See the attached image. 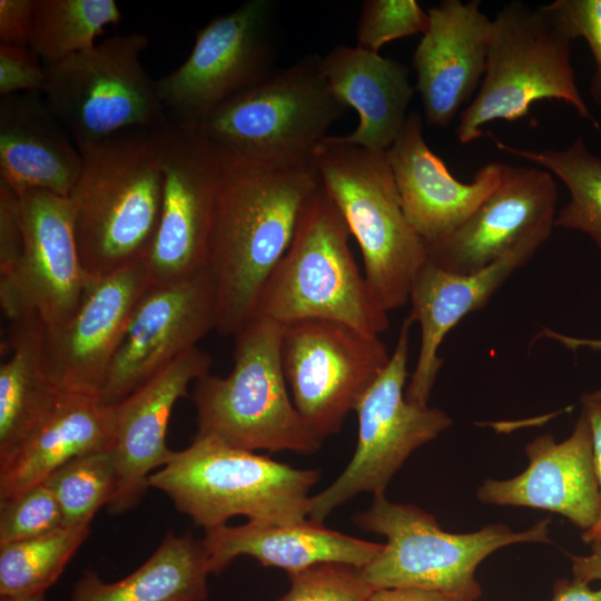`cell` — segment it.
<instances>
[{"label":"cell","mask_w":601,"mask_h":601,"mask_svg":"<svg viewBox=\"0 0 601 601\" xmlns=\"http://www.w3.org/2000/svg\"><path fill=\"white\" fill-rule=\"evenodd\" d=\"M318 470H302L214 436L196 435L148 477L176 509L206 530L234 516L289 523L308 516V492Z\"/></svg>","instance_id":"cell-5"},{"label":"cell","mask_w":601,"mask_h":601,"mask_svg":"<svg viewBox=\"0 0 601 601\" xmlns=\"http://www.w3.org/2000/svg\"><path fill=\"white\" fill-rule=\"evenodd\" d=\"M117 482L111 449L75 457L51 473L45 483L61 509L63 526L90 525L96 512L109 503Z\"/></svg>","instance_id":"cell-33"},{"label":"cell","mask_w":601,"mask_h":601,"mask_svg":"<svg viewBox=\"0 0 601 601\" xmlns=\"http://www.w3.org/2000/svg\"><path fill=\"white\" fill-rule=\"evenodd\" d=\"M528 467L506 480H485L477 489L484 504L524 506L558 513L583 532L601 515L593 436L583 411L571 435L556 442L550 433L525 445Z\"/></svg>","instance_id":"cell-19"},{"label":"cell","mask_w":601,"mask_h":601,"mask_svg":"<svg viewBox=\"0 0 601 601\" xmlns=\"http://www.w3.org/2000/svg\"><path fill=\"white\" fill-rule=\"evenodd\" d=\"M550 6L570 37L588 45L594 61L590 96L601 108V0H555Z\"/></svg>","instance_id":"cell-37"},{"label":"cell","mask_w":601,"mask_h":601,"mask_svg":"<svg viewBox=\"0 0 601 601\" xmlns=\"http://www.w3.org/2000/svg\"><path fill=\"white\" fill-rule=\"evenodd\" d=\"M82 156L40 92L0 100V183L18 196L45 190L69 197Z\"/></svg>","instance_id":"cell-24"},{"label":"cell","mask_w":601,"mask_h":601,"mask_svg":"<svg viewBox=\"0 0 601 601\" xmlns=\"http://www.w3.org/2000/svg\"><path fill=\"white\" fill-rule=\"evenodd\" d=\"M366 531L384 535L377 556L361 569L373 589L416 588L452 594L461 601L481 595L475 579L479 564L496 550L515 543H550V519L525 531L489 524L475 532L451 533L424 510L374 496L366 511L353 518Z\"/></svg>","instance_id":"cell-9"},{"label":"cell","mask_w":601,"mask_h":601,"mask_svg":"<svg viewBox=\"0 0 601 601\" xmlns=\"http://www.w3.org/2000/svg\"><path fill=\"white\" fill-rule=\"evenodd\" d=\"M290 587L279 601H366L373 589L359 568L325 563L289 573Z\"/></svg>","instance_id":"cell-36"},{"label":"cell","mask_w":601,"mask_h":601,"mask_svg":"<svg viewBox=\"0 0 601 601\" xmlns=\"http://www.w3.org/2000/svg\"><path fill=\"white\" fill-rule=\"evenodd\" d=\"M36 0H0V45L28 47Z\"/></svg>","instance_id":"cell-40"},{"label":"cell","mask_w":601,"mask_h":601,"mask_svg":"<svg viewBox=\"0 0 601 601\" xmlns=\"http://www.w3.org/2000/svg\"><path fill=\"white\" fill-rule=\"evenodd\" d=\"M582 411L585 413L593 436L594 461L601 492V400H594L587 394L582 395ZM585 544H591L601 539V515L597 524L581 535Z\"/></svg>","instance_id":"cell-41"},{"label":"cell","mask_w":601,"mask_h":601,"mask_svg":"<svg viewBox=\"0 0 601 601\" xmlns=\"http://www.w3.org/2000/svg\"><path fill=\"white\" fill-rule=\"evenodd\" d=\"M147 36L118 35L46 67L43 98L78 149L167 121L157 80L141 56Z\"/></svg>","instance_id":"cell-10"},{"label":"cell","mask_w":601,"mask_h":601,"mask_svg":"<svg viewBox=\"0 0 601 601\" xmlns=\"http://www.w3.org/2000/svg\"><path fill=\"white\" fill-rule=\"evenodd\" d=\"M19 200L23 250L16 274L0 283L1 309L9 322L36 316L50 332L71 317L92 279L79 257L69 198L29 190Z\"/></svg>","instance_id":"cell-15"},{"label":"cell","mask_w":601,"mask_h":601,"mask_svg":"<svg viewBox=\"0 0 601 601\" xmlns=\"http://www.w3.org/2000/svg\"><path fill=\"white\" fill-rule=\"evenodd\" d=\"M0 601H48L46 592L0 595Z\"/></svg>","instance_id":"cell-46"},{"label":"cell","mask_w":601,"mask_h":601,"mask_svg":"<svg viewBox=\"0 0 601 601\" xmlns=\"http://www.w3.org/2000/svg\"><path fill=\"white\" fill-rule=\"evenodd\" d=\"M61 526V509L45 483L0 499V545L40 536Z\"/></svg>","instance_id":"cell-35"},{"label":"cell","mask_w":601,"mask_h":601,"mask_svg":"<svg viewBox=\"0 0 601 601\" xmlns=\"http://www.w3.org/2000/svg\"><path fill=\"white\" fill-rule=\"evenodd\" d=\"M327 82L358 114L354 131L339 140L373 150H387L404 126L415 91L408 68L357 46H336L322 57Z\"/></svg>","instance_id":"cell-27"},{"label":"cell","mask_w":601,"mask_h":601,"mask_svg":"<svg viewBox=\"0 0 601 601\" xmlns=\"http://www.w3.org/2000/svg\"><path fill=\"white\" fill-rule=\"evenodd\" d=\"M347 110L326 80L322 56L308 53L221 105L197 128L229 158L288 167L311 164Z\"/></svg>","instance_id":"cell-8"},{"label":"cell","mask_w":601,"mask_h":601,"mask_svg":"<svg viewBox=\"0 0 601 601\" xmlns=\"http://www.w3.org/2000/svg\"><path fill=\"white\" fill-rule=\"evenodd\" d=\"M46 67L28 48L0 45V95L43 92Z\"/></svg>","instance_id":"cell-38"},{"label":"cell","mask_w":601,"mask_h":601,"mask_svg":"<svg viewBox=\"0 0 601 601\" xmlns=\"http://www.w3.org/2000/svg\"><path fill=\"white\" fill-rule=\"evenodd\" d=\"M274 0H248L198 30L187 59L157 80L171 121L198 127L275 69Z\"/></svg>","instance_id":"cell-12"},{"label":"cell","mask_w":601,"mask_h":601,"mask_svg":"<svg viewBox=\"0 0 601 601\" xmlns=\"http://www.w3.org/2000/svg\"><path fill=\"white\" fill-rule=\"evenodd\" d=\"M150 283L139 262L92 279L75 313L43 337V364L67 394L100 398L130 317Z\"/></svg>","instance_id":"cell-18"},{"label":"cell","mask_w":601,"mask_h":601,"mask_svg":"<svg viewBox=\"0 0 601 601\" xmlns=\"http://www.w3.org/2000/svg\"><path fill=\"white\" fill-rule=\"evenodd\" d=\"M491 136L496 148L536 164L556 176L569 193V200L556 214L555 227L588 235L601 253V157L579 137L564 149L528 150Z\"/></svg>","instance_id":"cell-30"},{"label":"cell","mask_w":601,"mask_h":601,"mask_svg":"<svg viewBox=\"0 0 601 601\" xmlns=\"http://www.w3.org/2000/svg\"><path fill=\"white\" fill-rule=\"evenodd\" d=\"M203 545L211 573L221 572L235 558L248 555L264 566L289 573L337 563L363 569L384 546L331 530L306 519L289 523L250 522L206 530Z\"/></svg>","instance_id":"cell-25"},{"label":"cell","mask_w":601,"mask_h":601,"mask_svg":"<svg viewBox=\"0 0 601 601\" xmlns=\"http://www.w3.org/2000/svg\"><path fill=\"white\" fill-rule=\"evenodd\" d=\"M69 200L79 257L97 279L142 262L156 235L164 175L156 130H130L79 149Z\"/></svg>","instance_id":"cell-2"},{"label":"cell","mask_w":601,"mask_h":601,"mask_svg":"<svg viewBox=\"0 0 601 601\" xmlns=\"http://www.w3.org/2000/svg\"><path fill=\"white\" fill-rule=\"evenodd\" d=\"M120 20L115 0H36L28 48L48 67L91 48Z\"/></svg>","instance_id":"cell-31"},{"label":"cell","mask_w":601,"mask_h":601,"mask_svg":"<svg viewBox=\"0 0 601 601\" xmlns=\"http://www.w3.org/2000/svg\"><path fill=\"white\" fill-rule=\"evenodd\" d=\"M216 327L213 282L203 270L150 286L138 302L112 359L100 401L116 404Z\"/></svg>","instance_id":"cell-16"},{"label":"cell","mask_w":601,"mask_h":601,"mask_svg":"<svg viewBox=\"0 0 601 601\" xmlns=\"http://www.w3.org/2000/svg\"><path fill=\"white\" fill-rule=\"evenodd\" d=\"M45 326L36 316L10 322L9 358L0 366V456L16 447L61 401L43 364Z\"/></svg>","instance_id":"cell-29"},{"label":"cell","mask_w":601,"mask_h":601,"mask_svg":"<svg viewBox=\"0 0 601 601\" xmlns=\"http://www.w3.org/2000/svg\"><path fill=\"white\" fill-rule=\"evenodd\" d=\"M404 213L427 246L456 229L500 184L505 164L489 162L457 180L427 146L421 114H408L386 150Z\"/></svg>","instance_id":"cell-22"},{"label":"cell","mask_w":601,"mask_h":601,"mask_svg":"<svg viewBox=\"0 0 601 601\" xmlns=\"http://www.w3.org/2000/svg\"><path fill=\"white\" fill-rule=\"evenodd\" d=\"M351 233L322 186L305 205L292 243L267 279L254 316L282 325L327 319L366 335L390 326L349 247Z\"/></svg>","instance_id":"cell-6"},{"label":"cell","mask_w":601,"mask_h":601,"mask_svg":"<svg viewBox=\"0 0 601 601\" xmlns=\"http://www.w3.org/2000/svg\"><path fill=\"white\" fill-rule=\"evenodd\" d=\"M366 601H461L439 591L416 588H382L371 592Z\"/></svg>","instance_id":"cell-42"},{"label":"cell","mask_w":601,"mask_h":601,"mask_svg":"<svg viewBox=\"0 0 601 601\" xmlns=\"http://www.w3.org/2000/svg\"><path fill=\"white\" fill-rule=\"evenodd\" d=\"M413 323L410 316L403 321L386 367L358 402L354 455L329 486L309 497V520L323 523L333 510L359 493L383 495L406 459L452 425L444 411L405 397Z\"/></svg>","instance_id":"cell-11"},{"label":"cell","mask_w":601,"mask_h":601,"mask_svg":"<svg viewBox=\"0 0 601 601\" xmlns=\"http://www.w3.org/2000/svg\"><path fill=\"white\" fill-rule=\"evenodd\" d=\"M211 573L201 541L166 533L156 551L131 574L111 583L86 571L70 601H204Z\"/></svg>","instance_id":"cell-28"},{"label":"cell","mask_w":601,"mask_h":601,"mask_svg":"<svg viewBox=\"0 0 601 601\" xmlns=\"http://www.w3.org/2000/svg\"><path fill=\"white\" fill-rule=\"evenodd\" d=\"M23 250L19 196L0 183V283L17 272Z\"/></svg>","instance_id":"cell-39"},{"label":"cell","mask_w":601,"mask_h":601,"mask_svg":"<svg viewBox=\"0 0 601 601\" xmlns=\"http://www.w3.org/2000/svg\"><path fill=\"white\" fill-rule=\"evenodd\" d=\"M115 432V404L66 394L16 447L0 456V499L42 483L75 457L111 449Z\"/></svg>","instance_id":"cell-26"},{"label":"cell","mask_w":601,"mask_h":601,"mask_svg":"<svg viewBox=\"0 0 601 601\" xmlns=\"http://www.w3.org/2000/svg\"><path fill=\"white\" fill-rule=\"evenodd\" d=\"M390 357L380 336L338 322L283 325L280 358L293 403L322 440L339 432Z\"/></svg>","instance_id":"cell-13"},{"label":"cell","mask_w":601,"mask_h":601,"mask_svg":"<svg viewBox=\"0 0 601 601\" xmlns=\"http://www.w3.org/2000/svg\"><path fill=\"white\" fill-rule=\"evenodd\" d=\"M550 601H601V588L593 590L589 583L574 578L558 580Z\"/></svg>","instance_id":"cell-43"},{"label":"cell","mask_w":601,"mask_h":601,"mask_svg":"<svg viewBox=\"0 0 601 601\" xmlns=\"http://www.w3.org/2000/svg\"><path fill=\"white\" fill-rule=\"evenodd\" d=\"M89 526H61L0 545V595L46 592L88 536Z\"/></svg>","instance_id":"cell-32"},{"label":"cell","mask_w":601,"mask_h":601,"mask_svg":"<svg viewBox=\"0 0 601 601\" xmlns=\"http://www.w3.org/2000/svg\"><path fill=\"white\" fill-rule=\"evenodd\" d=\"M164 175L160 217L142 263L150 286L206 269L223 154L197 127L168 120L156 130Z\"/></svg>","instance_id":"cell-14"},{"label":"cell","mask_w":601,"mask_h":601,"mask_svg":"<svg viewBox=\"0 0 601 601\" xmlns=\"http://www.w3.org/2000/svg\"><path fill=\"white\" fill-rule=\"evenodd\" d=\"M558 190L552 175L505 164L497 187L452 233L428 245L445 270L477 272L521 244L545 243L555 227Z\"/></svg>","instance_id":"cell-17"},{"label":"cell","mask_w":601,"mask_h":601,"mask_svg":"<svg viewBox=\"0 0 601 601\" xmlns=\"http://www.w3.org/2000/svg\"><path fill=\"white\" fill-rule=\"evenodd\" d=\"M430 26L413 55L426 124L447 127L479 90L491 19L479 0H443L427 10Z\"/></svg>","instance_id":"cell-21"},{"label":"cell","mask_w":601,"mask_h":601,"mask_svg":"<svg viewBox=\"0 0 601 601\" xmlns=\"http://www.w3.org/2000/svg\"><path fill=\"white\" fill-rule=\"evenodd\" d=\"M590 545L589 554L571 558L573 578L587 583L601 581V539Z\"/></svg>","instance_id":"cell-44"},{"label":"cell","mask_w":601,"mask_h":601,"mask_svg":"<svg viewBox=\"0 0 601 601\" xmlns=\"http://www.w3.org/2000/svg\"><path fill=\"white\" fill-rule=\"evenodd\" d=\"M283 325L253 318L235 334L227 376L209 373L195 383L197 434L248 451L315 453L323 441L296 410L282 358Z\"/></svg>","instance_id":"cell-7"},{"label":"cell","mask_w":601,"mask_h":601,"mask_svg":"<svg viewBox=\"0 0 601 601\" xmlns=\"http://www.w3.org/2000/svg\"><path fill=\"white\" fill-rule=\"evenodd\" d=\"M430 16L415 0H365L362 3L356 37L357 47L380 53L396 39L422 33Z\"/></svg>","instance_id":"cell-34"},{"label":"cell","mask_w":601,"mask_h":601,"mask_svg":"<svg viewBox=\"0 0 601 601\" xmlns=\"http://www.w3.org/2000/svg\"><path fill=\"white\" fill-rule=\"evenodd\" d=\"M541 334L543 337L561 343L564 347L571 351H577L578 348H582V347L594 349V351L601 349V338L594 339V338L574 337V336H569V335L552 331L550 328H543ZM587 395L594 400H601V388L592 393H587Z\"/></svg>","instance_id":"cell-45"},{"label":"cell","mask_w":601,"mask_h":601,"mask_svg":"<svg viewBox=\"0 0 601 601\" xmlns=\"http://www.w3.org/2000/svg\"><path fill=\"white\" fill-rule=\"evenodd\" d=\"M542 244L519 245L489 266L467 274L443 269L433 262L422 267L410 292L411 319L421 328V345L405 397L427 405L443 365L439 349L447 333L467 314L483 308L497 289L524 266Z\"/></svg>","instance_id":"cell-23"},{"label":"cell","mask_w":601,"mask_h":601,"mask_svg":"<svg viewBox=\"0 0 601 601\" xmlns=\"http://www.w3.org/2000/svg\"><path fill=\"white\" fill-rule=\"evenodd\" d=\"M572 42L550 3L504 4L491 19L484 76L474 98L460 112L457 140L471 144L485 135V125L518 121L544 99L570 105L599 130L575 81Z\"/></svg>","instance_id":"cell-3"},{"label":"cell","mask_w":601,"mask_h":601,"mask_svg":"<svg viewBox=\"0 0 601 601\" xmlns=\"http://www.w3.org/2000/svg\"><path fill=\"white\" fill-rule=\"evenodd\" d=\"M312 164L358 244L373 295L387 313L404 306L428 246L404 213L386 150L326 136Z\"/></svg>","instance_id":"cell-4"},{"label":"cell","mask_w":601,"mask_h":601,"mask_svg":"<svg viewBox=\"0 0 601 601\" xmlns=\"http://www.w3.org/2000/svg\"><path fill=\"white\" fill-rule=\"evenodd\" d=\"M223 157L206 270L215 290V331L235 336L253 318L321 179L312 162L272 167Z\"/></svg>","instance_id":"cell-1"},{"label":"cell","mask_w":601,"mask_h":601,"mask_svg":"<svg viewBox=\"0 0 601 601\" xmlns=\"http://www.w3.org/2000/svg\"><path fill=\"white\" fill-rule=\"evenodd\" d=\"M210 365L211 356L197 346L115 404L117 482L107 504L110 514L136 506L150 487L149 475L169 461L174 451L166 436L174 406L193 381L209 373Z\"/></svg>","instance_id":"cell-20"}]
</instances>
